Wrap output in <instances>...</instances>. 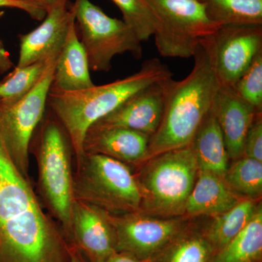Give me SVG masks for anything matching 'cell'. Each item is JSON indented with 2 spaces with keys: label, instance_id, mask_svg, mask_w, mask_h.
I'll use <instances>...</instances> for the list:
<instances>
[{
  "label": "cell",
  "instance_id": "obj_1",
  "mask_svg": "<svg viewBox=\"0 0 262 262\" xmlns=\"http://www.w3.org/2000/svg\"><path fill=\"white\" fill-rule=\"evenodd\" d=\"M70 260V244L42 211L0 135V262Z\"/></svg>",
  "mask_w": 262,
  "mask_h": 262
},
{
  "label": "cell",
  "instance_id": "obj_2",
  "mask_svg": "<svg viewBox=\"0 0 262 262\" xmlns=\"http://www.w3.org/2000/svg\"><path fill=\"white\" fill-rule=\"evenodd\" d=\"M212 35L198 45L190 73L182 80L170 82L159 127L150 137L147 156L190 144L211 111L220 87Z\"/></svg>",
  "mask_w": 262,
  "mask_h": 262
},
{
  "label": "cell",
  "instance_id": "obj_3",
  "mask_svg": "<svg viewBox=\"0 0 262 262\" xmlns=\"http://www.w3.org/2000/svg\"><path fill=\"white\" fill-rule=\"evenodd\" d=\"M172 76L168 67L154 58L122 80L75 92L51 90L48 103L68 136L77 163L83 158L84 139L90 127L141 90Z\"/></svg>",
  "mask_w": 262,
  "mask_h": 262
},
{
  "label": "cell",
  "instance_id": "obj_4",
  "mask_svg": "<svg viewBox=\"0 0 262 262\" xmlns=\"http://www.w3.org/2000/svg\"><path fill=\"white\" fill-rule=\"evenodd\" d=\"M77 163V173L74 175L75 200L108 215L129 214L140 206L141 188L125 163L98 154H84Z\"/></svg>",
  "mask_w": 262,
  "mask_h": 262
},
{
  "label": "cell",
  "instance_id": "obj_5",
  "mask_svg": "<svg viewBox=\"0 0 262 262\" xmlns=\"http://www.w3.org/2000/svg\"><path fill=\"white\" fill-rule=\"evenodd\" d=\"M70 141L59 122L49 120L43 127L38 148L39 185L46 204L70 243L75 201L71 167Z\"/></svg>",
  "mask_w": 262,
  "mask_h": 262
},
{
  "label": "cell",
  "instance_id": "obj_6",
  "mask_svg": "<svg viewBox=\"0 0 262 262\" xmlns=\"http://www.w3.org/2000/svg\"><path fill=\"white\" fill-rule=\"evenodd\" d=\"M145 1L155 19L157 49L165 58H192L202 39L221 27L210 19L199 0Z\"/></svg>",
  "mask_w": 262,
  "mask_h": 262
},
{
  "label": "cell",
  "instance_id": "obj_7",
  "mask_svg": "<svg viewBox=\"0 0 262 262\" xmlns=\"http://www.w3.org/2000/svg\"><path fill=\"white\" fill-rule=\"evenodd\" d=\"M72 8L90 70L108 72L114 57L127 52L141 58V42L123 20L108 16L90 0H75Z\"/></svg>",
  "mask_w": 262,
  "mask_h": 262
},
{
  "label": "cell",
  "instance_id": "obj_8",
  "mask_svg": "<svg viewBox=\"0 0 262 262\" xmlns=\"http://www.w3.org/2000/svg\"><path fill=\"white\" fill-rule=\"evenodd\" d=\"M155 157L139 185L143 198L156 211L178 212L185 207L199 169L192 142Z\"/></svg>",
  "mask_w": 262,
  "mask_h": 262
},
{
  "label": "cell",
  "instance_id": "obj_9",
  "mask_svg": "<svg viewBox=\"0 0 262 262\" xmlns=\"http://www.w3.org/2000/svg\"><path fill=\"white\" fill-rule=\"evenodd\" d=\"M56 59L50 63L25 97L13 104L0 103V135L15 166L27 178L29 146L34 130L44 116Z\"/></svg>",
  "mask_w": 262,
  "mask_h": 262
},
{
  "label": "cell",
  "instance_id": "obj_10",
  "mask_svg": "<svg viewBox=\"0 0 262 262\" xmlns=\"http://www.w3.org/2000/svg\"><path fill=\"white\" fill-rule=\"evenodd\" d=\"M212 37L220 85L233 87L262 51V26H222Z\"/></svg>",
  "mask_w": 262,
  "mask_h": 262
},
{
  "label": "cell",
  "instance_id": "obj_11",
  "mask_svg": "<svg viewBox=\"0 0 262 262\" xmlns=\"http://www.w3.org/2000/svg\"><path fill=\"white\" fill-rule=\"evenodd\" d=\"M172 77L141 90L91 127H122L154 135L163 117Z\"/></svg>",
  "mask_w": 262,
  "mask_h": 262
},
{
  "label": "cell",
  "instance_id": "obj_12",
  "mask_svg": "<svg viewBox=\"0 0 262 262\" xmlns=\"http://www.w3.org/2000/svg\"><path fill=\"white\" fill-rule=\"evenodd\" d=\"M116 241V251L143 259L159 251L178 232L177 222L132 213L108 215Z\"/></svg>",
  "mask_w": 262,
  "mask_h": 262
},
{
  "label": "cell",
  "instance_id": "obj_13",
  "mask_svg": "<svg viewBox=\"0 0 262 262\" xmlns=\"http://www.w3.org/2000/svg\"><path fill=\"white\" fill-rule=\"evenodd\" d=\"M68 0H61L48 10L42 23L32 32L18 36L20 51L16 68L57 58L67 37L75 11Z\"/></svg>",
  "mask_w": 262,
  "mask_h": 262
},
{
  "label": "cell",
  "instance_id": "obj_14",
  "mask_svg": "<svg viewBox=\"0 0 262 262\" xmlns=\"http://www.w3.org/2000/svg\"><path fill=\"white\" fill-rule=\"evenodd\" d=\"M69 244L75 246L90 262H104L116 251V241L107 213L75 200Z\"/></svg>",
  "mask_w": 262,
  "mask_h": 262
},
{
  "label": "cell",
  "instance_id": "obj_15",
  "mask_svg": "<svg viewBox=\"0 0 262 262\" xmlns=\"http://www.w3.org/2000/svg\"><path fill=\"white\" fill-rule=\"evenodd\" d=\"M212 110L222 130L229 158H241L248 130L261 112L245 101L233 88L222 85L215 95Z\"/></svg>",
  "mask_w": 262,
  "mask_h": 262
},
{
  "label": "cell",
  "instance_id": "obj_16",
  "mask_svg": "<svg viewBox=\"0 0 262 262\" xmlns=\"http://www.w3.org/2000/svg\"><path fill=\"white\" fill-rule=\"evenodd\" d=\"M149 139L146 134L122 127H90L84 139V155H103L123 163H137L147 157Z\"/></svg>",
  "mask_w": 262,
  "mask_h": 262
},
{
  "label": "cell",
  "instance_id": "obj_17",
  "mask_svg": "<svg viewBox=\"0 0 262 262\" xmlns=\"http://www.w3.org/2000/svg\"><path fill=\"white\" fill-rule=\"evenodd\" d=\"M90 71L87 54L77 34L75 19L57 58L51 90L75 92L94 87Z\"/></svg>",
  "mask_w": 262,
  "mask_h": 262
},
{
  "label": "cell",
  "instance_id": "obj_18",
  "mask_svg": "<svg viewBox=\"0 0 262 262\" xmlns=\"http://www.w3.org/2000/svg\"><path fill=\"white\" fill-rule=\"evenodd\" d=\"M198 175L184 207L188 213L216 216L238 203L223 178L201 169Z\"/></svg>",
  "mask_w": 262,
  "mask_h": 262
},
{
  "label": "cell",
  "instance_id": "obj_19",
  "mask_svg": "<svg viewBox=\"0 0 262 262\" xmlns=\"http://www.w3.org/2000/svg\"><path fill=\"white\" fill-rule=\"evenodd\" d=\"M192 145L198 168L224 179L228 170L229 157L222 130L212 108L198 129Z\"/></svg>",
  "mask_w": 262,
  "mask_h": 262
},
{
  "label": "cell",
  "instance_id": "obj_20",
  "mask_svg": "<svg viewBox=\"0 0 262 262\" xmlns=\"http://www.w3.org/2000/svg\"><path fill=\"white\" fill-rule=\"evenodd\" d=\"M207 14L222 26H262V1L203 0Z\"/></svg>",
  "mask_w": 262,
  "mask_h": 262
},
{
  "label": "cell",
  "instance_id": "obj_21",
  "mask_svg": "<svg viewBox=\"0 0 262 262\" xmlns=\"http://www.w3.org/2000/svg\"><path fill=\"white\" fill-rule=\"evenodd\" d=\"M222 248L213 262H253L261 256V208L256 211L246 227Z\"/></svg>",
  "mask_w": 262,
  "mask_h": 262
},
{
  "label": "cell",
  "instance_id": "obj_22",
  "mask_svg": "<svg viewBox=\"0 0 262 262\" xmlns=\"http://www.w3.org/2000/svg\"><path fill=\"white\" fill-rule=\"evenodd\" d=\"M57 58L36 62L21 68L15 67L12 73L0 82V103L13 104L25 97L40 80L50 63Z\"/></svg>",
  "mask_w": 262,
  "mask_h": 262
},
{
  "label": "cell",
  "instance_id": "obj_23",
  "mask_svg": "<svg viewBox=\"0 0 262 262\" xmlns=\"http://www.w3.org/2000/svg\"><path fill=\"white\" fill-rule=\"evenodd\" d=\"M256 211L252 201L238 202L231 209L215 216L210 229V239L220 248L224 247L246 227Z\"/></svg>",
  "mask_w": 262,
  "mask_h": 262
},
{
  "label": "cell",
  "instance_id": "obj_24",
  "mask_svg": "<svg viewBox=\"0 0 262 262\" xmlns=\"http://www.w3.org/2000/svg\"><path fill=\"white\" fill-rule=\"evenodd\" d=\"M224 180L231 190L257 198L262 192V163L248 158L239 159L227 170Z\"/></svg>",
  "mask_w": 262,
  "mask_h": 262
},
{
  "label": "cell",
  "instance_id": "obj_25",
  "mask_svg": "<svg viewBox=\"0 0 262 262\" xmlns=\"http://www.w3.org/2000/svg\"><path fill=\"white\" fill-rule=\"evenodd\" d=\"M121 11L123 21L133 29L141 42L153 36L155 19L145 0H111Z\"/></svg>",
  "mask_w": 262,
  "mask_h": 262
},
{
  "label": "cell",
  "instance_id": "obj_26",
  "mask_svg": "<svg viewBox=\"0 0 262 262\" xmlns=\"http://www.w3.org/2000/svg\"><path fill=\"white\" fill-rule=\"evenodd\" d=\"M233 89L258 111L262 110V51L239 77Z\"/></svg>",
  "mask_w": 262,
  "mask_h": 262
},
{
  "label": "cell",
  "instance_id": "obj_27",
  "mask_svg": "<svg viewBox=\"0 0 262 262\" xmlns=\"http://www.w3.org/2000/svg\"><path fill=\"white\" fill-rule=\"evenodd\" d=\"M211 246L200 237H191L178 243L168 253L165 262H208Z\"/></svg>",
  "mask_w": 262,
  "mask_h": 262
},
{
  "label": "cell",
  "instance_id": "obj_28",
  "mask_svg": "<svg viewBox=\"0 0 262 262\" xmlns=\"http://www.w3.org/2000/svg\"><path fill=\"white\" fill-rule=\"evenodd\" d=\"M244 155L246 158L262 163L261 113L258 114L245 139Z\"/></svg>",
  "mask_w": 262,
  "mask_h": 262
},
{
  "label": "cell",
  "instance_id": "obj_29",
  "mask_svg": "<svg viewBox=\"0 0 262 262\" xmlns=\"http://www.w3.org/2000/svg\"><path fill=\"white\" fill-rule=\"evenodd\" d=\"M0 8H16L26 12L31 18L37 20H42L46 15L45 10L19 0H0Z\"/></svg>",
  "mask_w": 262,
  "mask_h": 262
},
{
  "label": "cell",
  "instance_id": "obj_30",
  "mask_svg": "<svg viewBox=\"0 0 262 262\" xmlns=\"http://www.w3.org/2000/svg\"><path fill=\"white\" fill-rule=\"evenodd\" d=\"M4 12L0 11V18L4 15ZM13 62L10 60L9 53L5 49L3 42L0 40V72L4 73L13 67Z\"/></svg>",
  "mask_w": 262,
  "mask_h": 262
},
{
  "label": "cell",
  "instance_id": "obj_31",
  "mask_svg": "<svg viewBox=\"0 0 262 262\" xmlns=\"http://www.w3.org/2000/svg\"><path fill=\"white\" fill-rule=\"evenodd\" d=\"M27 4L32 5L39 9L45 10L47 13L48 10L51 9L56 3L61 0H19Z\"/></svg>",
  "mask_w": 262,
  "mask_h": 262
},
{
  "label": "cell",
  "instance_id": "obj_32",
  "mask_svg": "<svg viewBox=\"0 0 262 262\" xmlns=\"http://www.w3.org/2000/svg\"><path fill=\"white\" fill-rule=\"evenodd\" d=\"M104 262H141L140 259H138L127 253L115 251L112 253Z\"/></svg>",
  "mask_w": 262,
  "mask_h": 262
},
{
  "label": "cell",
  "instance_id": "obj_33",
  "mask_svg": "<svg viewBox=\"0 0 262 262\" xmlns=\"http://www.w3.org/2000/svg\"><path fill=\"white\" fill-rule=\"evenodd\" d=\"M70 262H90L75 246L70 245Z\"/></svg>",
  "mask_w": 262,
  "mask_h": 262
},
{
  "label": "cell",
  "instance_id": "obj_34",
  "mask_svg": "<svg viewBox=\"0 0 262 262\" xmlns=\"http://www.w3.org/2000/svg\"><path fill=\"white\" fill-rule=\"evenodd\" d=\"M199 1L203 2V0H199Z\"/></svg>",
  "mask_w": 262,
  "mask_h": 262
},
{
  "label": "cell",
  "instance_id": "obj_35",
  "mask_svg": "<svg viewBox=\"0 0 262 262\" xmlns=\"http://www.w3.org/2000/svg\"><path fill=\"white\" fill-rule=\"evenodd\" d=\"M259 1H262V0H259Z\"/></svg>",
  "mask_w": 262,
  "mask_h": 262
}]
</instances>
